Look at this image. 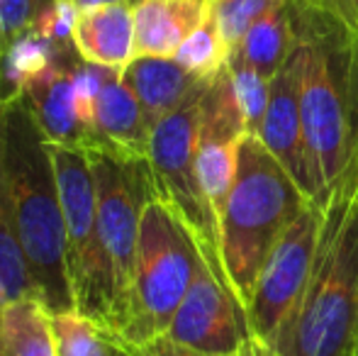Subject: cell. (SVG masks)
<instances>
[{
    "label": "cell",
    "mask_w": 358,
    "mask_h": 356,
    "mask_svg": "<svg viewBox=\"0 0 358 356\" xmlns=\"http://www.w3.org/2000/svg\"><path fill=\"white\" fill-rule=\"evenodd\" d=\"M292 8L307 162L324 203L358 144V32L307 0Z\"/></svg>",
    "instance_id": "6da1fadb"
},
{
    "label": "cell",
    "mask_w": 358,
    "mask_h": 356,
    "mask_svg": "<svg viewBox=\"0 0 358 356\" xmlns=\"http://www.w3.org/2000/svg\"><path fill=\"white\" fill-rule=\"evenodd\" d=\"M358 339V144L322 203L305 293L271 347L283 356H354Z\"/></svg>",
    "instance_id": "7a4b0ae2"
},
{
    "label": "cell",
    "mask_w": 358,
    "mask_h": 356,
    "mask_svg": "<svg viewBox=\"0 0 358 356\" xmlns=\"http://www.w3.org/2000/svg\"><path fill=\"white\" fill-rule=\"evenodd\" d=\"M0 129L15 227L24 262L44 305L52 313H71L66 222L49 142L22 95L3 108Z\"/></svg>",
    "instance_id": "3957f363"
},
{
    "label": "cell",
    "mask_w": 358,
    "mask_h": 356,
    "mask_svg": "<svg viewBox=\"0 0 358 356\" xmlns=\"http://www.w3.org/2000/svg\"><path fill=\"white\" fill-rule=\"evenodd\" d=\"M310 203L264 142L246 134L234 185L220 213L222 264L244 310L254 298L256 278L273 244Z\"/></svg>",
    "instance_id": "277c9868"
},
{
    "label": "cell",
    "mask_w": 358,
    "mask_h": 356,
    "mask_svg": "<svg viewBox=\"0 0 358 356\" xmlns=\"http://www.w3.org/2000/svg\"><path fill=\"white\" fill-rule=\"evenodd\" d=\"M200 264V247L188 225L161 198L142 213L137 259L120 339L142 347L164 337L188 293Z\"/></svg>",
    "instance_id": "5b68a950"
},
{
    "label": "cell",
    "mask_w": 358,
    "mask_h": 356,
    "mask_svg": "<svg viewBox=\"0 0 358 356\" xmlns=\"http://www.w3.org/2000/svg\"><path fill=\"white\" fill-rule=\"evenodd\" d=\"M62 193L73 310L117 334V290L98 232V193L85 149L49 144Z\"/></svg>",
    "instance_id": "8992f818"
},
{
    "label": "cell",
    "mask_w": 358,
    "mask_h": 356,
    "mask_svg": "<svg viewBox=\"0 0 358 356\" xmlns=\"http://www.w3.org/2000/svg\"><path fill=\"white\" fill-rule=\"evenodd\" d=\"M203 93H198L151 129L149 164L159 198L188 225L203 259L220 278L227 280L220 247V220L210 200L205 198L198 178V164H195Z\"/></svg>",
    "instance_id": "52a82bcc"
},
{
    "label": "cell",
    "mask_w": 358,
    "mask_h": 356,
    "mask_svg": "<svg viewBox=\"0 0 358 356\" xmlns=\"http://www.w3.org/2000/svg\"><path fill=\"white\" fill-rule=\"evenodd\" d=\"M98 193V232L110 273L117 290V334L124 320L134 259H137L142 213L159 198L149 159H124L105 152H88Z\"/></svg>",
    "instance_id": "ba28073f"
},
{
    "label": "cell",
    "mask_w": 358,
    "mask_h": 356,
    "mask_svg": "<svg viewBox=\"0 0 358 356\" xmlns=\"http://www.w3.org/2000/svg\"><path fill=\"white\" fill-rule=\"evenodd\" d=\"M322 225V203L312 200L278 237L256 278L254 298L246 308L251 334L273 344L305 293Z\"/></svg>",
    "instance_id": "9c48e42d"
},
{
    "label": "cell",
    "mask_w": 358,
    "mask_h": 356,
    "mask_svg": "<svg viewBox=\"0 0 358 356\" xmlns=\"http://www.w3.org/2000/svg\"><path fill=\"white\" fill-rule=\"evenodd\" d=\"M173 342L208 356H231L251 337L244 305L200 254L195 278L169 327Z\"/></svg>",
    "instance_id": "30bf717a"
},
{
    "label": "cell",
    "mask_w": 358,
    "mask_h": 356,
    "mask_svg": "<svg viewBox=\"0 0 358 356\" xmlns=\"http://www.w3.org/2000/svg\"><path fill=\"white\" fill-rule=\"evenodd\" d=\"M259 139L264 147L280 162V166L290 173V178L302 188L310 200H317V188L310 173L305 147V129H302L300 113V54L297 44L283 64L275 78L271 81L268 108L261 122Z\"/></svg>",
    "instance_id": "8fae6325"
},
{
    "label": "cell",
    "mask_w": 358,
    "mask_h": 356,
    "mask_svg": "<svg viewBox=\"0 0 358 356\" xmlns=\"http://www.w3.org/2000/svg\"><path fill=\"white\" fill-rule=\"evenodd\" d=\"M149 139L151 127L134 90L122 78V71L108 69V76L93 105L85 152H105L124 159H149Z\"/></svg>",
    "instance_id": "7c38bea8"
},
{
    "label": "cell",
    "mask_w": 358,
    "mask_h": 356,
    "mask_svg": "<svg viewBox=\"0 0 358 356\" xmlns=\"http://www.w3.org/2000/svg\"><path fill=\"white\" fill-rule=\"evenodd\" d=\"M78 52H62L44 73H39L22 90L39 129L49 144L64 147H88V132L78 115V95H76V66Z\"/></svg>",
    "instance_id": "4fadbf2b"
},
{
    "label": "cell",
    "mask_w": 358,
    "mask_h": 356,
    "mask_svg": "<svg viewBox=\"0 0 358 356\" xmlns=\"http://www.w3.org/2000/svg\"><path fill=\"white\" fill-rule=\"evenodd\" d=\"M215 0H137L134 54L173 59L180 44L213 15Z\"/></svg>",
    "instance_id": "5bb4252c"
},
{
    "label": "cell",
    "mask_w": 358,
    "mask_h": 356,
    "mask_svg": "<svg viewBox=\"0 0 358 356\" xmlns=\"http://www.w3.org/2000/svg\"><path fill=\"white\" fill-rule=\"evenodd\" d=\"M122 78L137 95L151 129L203 93L210 83L188 73L176 59L164 57H137L122 71Z\"/></svg>",
    "instance_id": "9a60e30c"
},
{
    "label": "cell",
    "mask_w": 358,
    "mask_h": 356,
    "mask_svg": "<svg viewBox=\"0 0 358 356\" xmlns=\"http://www.w3.org/2000/svg\"><path fill=\"white\" fill-rule=\"evenodd\" d=\"M132 5L117 3L78 13L73 24V47L83 62L124 71L137 59Z\"/></svg>",
    "instance_id": "2e32d148"
},
{
    "label": "cell",
    "mask_w": 358,
    "mask_h": 356,
    "mask_svg": "<svg viewBox=\"0 0 358 356\" xmlns=\"http://www.w3.org/2000/svg\"><path fill=\"white\" fill-rule=\"evenodd\" d=\"M292 3L295 0H285L261 20H256L249 32L244 34V39L229 52L239 57L246 66L259 71L266 81H273L295 47V8Z\"/></svg>",
    "instance_id": "e0dca14e"
},
{
    "label": "cell",
    "mask_w": 358,
    "mask_h": 356,
    "mask_svg": "<svg viewBox=\"0 0 358 356\" xmlns=\"http://www.w3.org/2000/svg\"><path fill=\"white\" fill-rule=\"evenodd\" d=\"M52 315L39 298L0 305V356H59Z\"/></svg>",
    "instance_id": "ac0fdd59"
},
{
    "label": "cell",
    "mask_w": 358,
    "mask_h": 356,
    "mask_svg": "<svg viewBox=\"0 0 358 356\" xmlns=\"http://www.w3.org/2000/svg\"><path fill=\"white\" fill-rule=\"evenodd\" d=\"M20 298H39V293L24 262V252L20 247L17 227H15V210L3 159V129H0V305Z\"/></svg>",
    "instance_id": "d6986e66"
},
{
    "label": "cell",
    "mask_w": 358,
    "mask_h": 356,
    "mask_svg": "<svg viewBox=\"0 0 358 356\" xmlns=\"http://www.w3.org/2000/svg\"><path fill=\"white\" fill-rule=\"evenodd\" d=\"M244 139H220L205 137L198 132V178L205 190V198L213 205L217 220L224 208L229 190L236 178V164H239V147Z\"/></svg>",
    "instance_id": "ffe728a7"
},
{
    "label": "cell",
    "mask_w": 358,
    "mask_h": 356,
    "mask_svg": "<svg viewBox=\"0 0 358 356\" xmlns=\"http://www.w3.org/2000/svg\"><path fill=\"white\" fill-rule=\"evenodd\" d=\"M59 356H137L124 339L71 313H54Z\"/></svg>",
    "instance_id": "44dd1931"
},
{
    "label": "cell",
    "mask_w": 358,
    "mask_h": 356,
    "mask_svg": "<svg viewBox=\"0 0 358 356\" xmlns=\"http://www.w3.org/2000/svg\"><path fill=\"white\" fill-rule=\"evenodd\" d=\"M59 54L62 52L54 49L37 29L20 37L5 52V90H8L10 103L22 95V90L29 86V81H34L39 73L47 71Z\"/></svg>",
    "instance_id": "7402d4cb"
},
{
    "label": "cell",
    "mask_w": 358,
    "mask_h": 356,
    "mask_svg": "<svg viewBox=\"0 0 358 356\" xmlns=\"http://www.w3.org/2000/svg\"><path fill=\"white\" fill-rule=\"evenodd\" d=\"M176 62L193 76L203 78V81H213L217 73L227 66L229 62V47H227L224 37L220 32V24L213 15L208 17V22L203 27H198L176 52Z\"/></svg>",
    "instance_id": "603a6c76"
},
{
    "label": "cell",
    "mask_w": 358,
    "mask_h": 356,
    "mask_svg": "<svg viewBox=\"0 0 358 356\" xmlns=\"http://www.w3.org/2000/svg\"><path fill=\"white\" fill-rule=\"evenodd\" d=\"M227 69H229V78H231V86H234L236 100H239V108L244 113L246 129H249L251 137H259L261 122H264L266 108H268L271 81H266L259 71L246 66L234 54H229Z\"/></svg>",
    "instance_id": "cb8c5ba5"
},
{
    "label": "cell",
    "mask_w": 358,
    "mask_h": 356,
    "mask_svg": "<svg viewBox=\"0 0 358 356\" xmlns=\"http://www.w3.org/2000/svg\"><path fill=\"white\" fill-rule=\"evenodd\" d=\"M285 0H215V17L229 52L244 39L249 27Z\"/></svg>",
    "instance_id": "d4e9b609"
},
{
    "label": "cell",
    "mask_w": 358,
    "mask_h": 356,
    "mask_svg": "<svg viewBox=\"0 0 358 356\" xmlns=\"http://www.w3.org/2000/svg\"><path fill=\"white\" fill-rule=\"evenodd\" d=\"M54 0H0V52L32 32L37 20Z\"/></svg>",
    "instance_id": "484cf974"
},
{
    "label": "cell",
    "mask_w": 358,
    "mask_h": 356,
    "mask_svg": "<svg viewBox=\"0 0 358 356\" xmlns=\"http://www.w3.org/2000/svg\"><path fill=\"white\" fill-rule=\"evenodd\" d=\"M132 352L137 356H208V354H200L195 349L185 347V344H178L164 334V337H156L151 342L142 344V347H132Z\"/></svg>",
    "instance_id": "4316f807"
},
{
    "label": "cell",
    "mask_w": 358,
    "mask_h": 356,
    "mask_svg": "<svg viewBox=\"0 0 358 356\" xmlns=\"http://www.w3.org/2000/svg\"><path fill=\"white\" fill-rule=\"evenodd\" d=\"M307 3L317 5L334 20H339L341 24L358 32V0H307Z\"/></svg>",
    "instance_id": "83f0119b"
},
{
    "label": "cell",
    "mask_w": 358,
    "mask_h": 356,
    "mask_svg": "<svg viewBox=\"0 0 358 356\" xmlns=\"http://www.w3.org/2000/svg\"><path fill=\"white\" fill-rule=\"evenodd\" d=\"M231 356H283V354H278L271 344H266L264 339L251 334V337L236 349V354H231Z\"/></svg>",
    "instance_id": "f1b7e54d"
},
{
    "label": "cell",
    "mask_w": 358,
    "mask_h": 356,
    "mask_svg": "<svg viewBox=\"0 0 358 356\" xmlns=\"http://www.w3.org/2000/svg\"><path fill=\"white\" fill-rule=\"evenodd\" d=\"M78 13L85 10H95V8H105V5H117V3H137V0H69Z\"/></svg>",
    "instance_id": "f546056e"
},
{
    "label": "cell",
    "mask_w": 358,
    "mask_h": 356,
    "mask_svg": "<svg viewBox=\"0 0 358 356\" xmlns=\"http://www.w3.org/2000/svg\"><path fill=\"white\" fill-rule=\"evenodd\" d=\"M8 90H5V54L0 52V110L8 105Z\"/></svg>",
    "instance_id": "4dcf8cb0"
},
{
    "label": "cell",
    "mask_w": 358,
    "mask_h": 356,
    "mask_svg": "<svg viewBox=\"0 0 358 356\" xmlns=\"http://www.w3.org/2000/svg\"><path fill=\"white\" fill-rule=\"evenodd\" d=\"M354 356H358V339H356V349H354Z\"/></svg>",
    "instance_id": "1f68e13d"
}]
</instances>
